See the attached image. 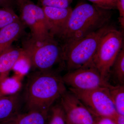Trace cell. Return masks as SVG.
Wrapping results in <instances>:
<instances>
[{
	"label": "cell",
	"instance_id": "obj_1",
	"mask_svg": "<svg viewBox=\"0 0 124 124\" xmlns=\"http://www.w3.org/2000/svg\"><path fill=\"white\" fill-rule=\"evenodd\" d=\"M62 77L55 71H36L27 80L24 99L27 111L49 112L53 104L66 92Z\"/></svg>",
	"mask_w": 124,
	"mask_h": 124
},
{
	"label": "cell",
	"instance_id": "obj_2",
	"mask_svg": "<svg viewBox=\"0 0 124 124\" xmlns=\"http://www.w3.org/2000/svg\"><path fill=\"white\" fill-rule=\"evenodd\" d=\"M111 10L81 3L72 10L66 25L58 37L64 44L83 37L108 24Z\"/></svg>",
	"mask_w": 124,
	"mask_h": 124
},
{
	"label": "cell",
	"instance_id": "obj_3",
	"mask_svg": "<svg viewBox=\"0 0 124 124\" xmlns=\"http://www.w3.org/2000/svg\"><path fill=\"white\" fill-rule=\"evenodd\" d=\"M112 28L107 24L83 37L64 44V64L68 71L90 64L102 38Z\"/></svg>",
	"mask_w": 124,
	"mask_h": 124
},
{
	"label": "cell",
	"instance_id": "obj_4",
	"mask_svg": "<svg viewBox=\"0 0 124 124\" xmlns=\"http://www.w3.org/2000/svg\"><path fill=\"white\" fill-rule=\"evenodd\" d=\"M25 60L36 71L53 70L58 63L64 64V50L54 38L41 42L29 40L23 47Z\"/></svg>",
	"mask_w": 124,
	"mask_h": 124
},
{
	"label": "cell",
	"instance_id": "obj_5",
	"mask_svg": "<svg viewBox=\"0 0 124 124\" xmlns=\"http://www.w3.org/2000/svg\"><path fill=\"white\" fill-rule=\"evenodd\" d=\"M123 33L112 27L102 38L92 64L108 80L111 68L122 48Z\"/></svg>",
	"mask_w": 124,
	"mask_h": 124
},
{
	"label": "cell",
	"instance_id": "obj_6",
	"mask_svg": "<svg viewBox=\"0 0 124 124\" xmlns=\"http://www.w3.org/2000/svg\"><path fill=\"white\" fill-rule=\"evenodd\" d=\"M109 88L85 90L69 88V90L95 117L112 119L117 113L111 99Z\"/></svg>",
	"mask_w": 124,
	"mask_h": 124
},
{
	"label": "cell",
	"instance_id": "obj_7",
	"mask_svg": "<svg viewBox=\"0 0 124 124\" xmlns=\"http://www.w3.org/2000/svg\"><path fill=\"white\" fill-rule=\"evenodd\" d=\"M20 18L31 31V39L41 42L54 37L50 33L48 25L42 7L26 0L20 6Z\"/></svg>",
	"mask_w": 124,
	"mask_h": 124
},
{
	"label": "cell",
	"instance_id": "obj_8",
	"mask_svg": "<svg viewBox=\"0 0 124 124\" xmlns=\"http://www.w3.org/2000/svg\"><path fill=\"white\" fill-rule=\"evenodd\" d=\"M62 79L69 88L80 90H90L109 88L112 85L92 64L68 72Z\"/></svg>",
	"mask_w": 124,
	"mask_h": 124
},
{
	"label": "cell",
	"instance_id": "obj_9",
	"mask_svg": "<svg viewBox=\"0 0 124 124\" xmlns=\"http://www.w3.org/2000/svg\"><path fill=\"white\" fill-rule=\"evenodd\" d=\"M60 104L65 113L66 124H94L96 117L71 91L60 98Z\"/></svg>",
	"mask_w": 124,
	"mask_h": 124
},
{
	"label": "cell",
	"instance_id": "obj_10",
	"mask_svg": "<svg viewBox=\"0 0 124 124\" xmlns=\"http://www.w3.org/2000/svg\"><path fill=\"white\" fill-rule=\"evenodd\" d=\"M51 36L59 37L66 25L72 9L42 7Z\"/></svg>",
	"mask_w": 124,
	"mask_h": 124
},
{
	"label": "cell",
	"instance_id": "obj_11",
	"mask_svg": "<svg viewBox=\"0 0 124 124\" xmlns=\"http://www.w3.org/2000/svg\"><path fill=\"white\" fill-rule=\"evenodd\" d=\"M25 60L23 48L11 46L0 55V82L5 79L16 64Z\"/></svg>",
	"mask_w": 124,
	"mask_h": 124
},
{
	"label": "cell",
	"instance_id": "obj_12",
	"mask_svg": "<svg viewBox=\"0 0 124 124\" xmlns=\"http://www.w3.org/2000/svg\"><path fill=\"white\" fill-rule=\"evenodd\" d=\"M25 27L20 18L0 30V55L22 35Z\"/></svg>",
	"mask_w": 124,
	"mask_h": 124
},
{
	"label": "cell",
	"instance_id": "obj_13",
	"mask_svg": "<svg viewBox=\"0 0 124 124\" xmlns=\"http://www.w3.org/2000/svg\"><path fill=\"white\" fill-rule=\"evenodd\" d=\"M49 112L37 111H27L17 113L0 124H47Z\"/></svg>",
	"mask_w": 124,
	"mask_h": 124
},
{
	"label": "cell",
	"instance_id": "obj_14",
	"mask_svg": "<svg viewBox=\"0 0 124 124\" xmlns=\"http://www.w3.org/2000/svg\"><path fill=\"white\" fill-rule=\"evenodd\" d=\"M22 99L19 94L15 93L0 97V122L20 112Z\"/></svg>",
	"mask_w": 124,
	"mask_h": 124
},
{
	"label": "cell",
	"instance_id": "obj_15",
	"mask_svg": "<svg viewBox=\"0 0 124 124\" xmlns=\"http://www.w3.org/2000/svg\"><path fill=\"white\" fill-rule=\"evenodd\" d=\"M112 100L118 114L124 116V85H112L108 88Z\"/></svg>",
	"mask_w": 124,
	"mask_h": 124
},
{
	"label": "cell",
	"instance_id": "obj_16",
	"mask_svg": "<svg viewBox=\"0 0 124 124\" xmlns=\"http://www.w3.org/2000/svg\"><path fill=\"white\" fill-rule=\"evenodd\" d=\"M110 73L118 84H124V49L122 47L114 61L111 68Z\"/></svg>",
	"mask_w": 124,
	"mask_h": 124
},
{
	"label": "cell",
	"instance_id": "obj_17",
	"mask_svg": "<svg viewBox=\"0 0 124 124\" xmlns=\"http://www.w3.org/2000/svg\"><path fill=\"white\" fill-rule=\"evenodd\" d=\"M19 19L12 8L0 7V30Z\"/></svg>",
	"mask_w": 124,
	"mask_h": 124
},
{
	"label": "cell",
	"instance_id": "obj_18",
	"mask_svg": "<svg viewBox=\"0 0 124 124\" xmlns=\"http://www.w3.org/2000/svg\"><path fill=\"white\" fill-rule=\"evenodd\" d=\"M51 115L47 124H66L65 113L60 104L51 107Z\"/></svg>",
	"mask_w": 124,
	"mask_h": 124
},
{
	"label": "cell",
	"instance_id": "obj_19",
	"mask_svg": "<svg viewBox=\"0 0 124 124\" xmlns=\"http://www.w3.org/2000/svg\"><path fill=\"white\" fill-rule=\"evenodd\" d=\"M42 7H49L58 8H67L73 0H38Z\"/></svg>",
	"mask_w": 124,
	"mask_h": 124
},
{
	"label": "cell",
	"instance_id": "obj_20",
	"mask_svg": "<svg viewBox=\"0 0 124 124\" xmlns=\"http://www.w3.org/2000/svg\"><path fill=\"white\" fill-rule=\"evenodd\" d=\"M97 7L104 9L111 10L116 9V3L113 0H87Z\"/></svg>",
	"mask_w": 124,
	"mask_h": 124
},
{
	"label": "cell",
	"instance_id": "obj_21",
	"mask_svg": "<svg viewBox=\"0 0 124 124\" xmlns=\"http://www.w3.org/2000/svg\"><path fill=\"white\" fill-rule=\"evenodd\" d=\"M116 9L119 11V22L122 28L124 27V0H117L116 2Z\"/></svg>",
	"mask_w": 124,
	"mask_h": 124
},
{
	"label": "cell",
	"instance_id": "obj_22",
	"mask_svg": "<svg viewBox=\"0 0 124 124\" xmlns=\"http://www.w3.org/2000/svg\"><path fill=\"white\" fill-rule=\"evenodd\" d=\"M94 124H116L112 119L107 117H96Z\"/></svg>",
	"mask_w": 124,
	"mask_h": 124
},
{
	"label": "cell",
	"instance_id": "obj_23",
	"mask_svg": "<svg viewBox=\"0 0 124 124\" xmlns=\"http://www.w3.org/2000/svg\"><path fill=\"white\" fill-rule=\"evenodd\" d=\"M14 0H0V7L11 8Z\"/></svg>",
	"mask_w": 124,
	"mask_h": 124
},
{
	"label": "cell",
	"instance_id": "obj_24",
	"mask_svg": "<svg viewBox=\"0 0 124 124\" xmlns=\"http://www.w3.org/2000/svg\"><path fill=\"white\" fill-rule=\"evenodd\" d=\"M116 124H124V116L117 113L113 119Z\"/></svg>",
	"mask_w": 124,
	"mask_h": 124
},
{
	"label": "cell",
	"instance_id": "obj_25",
	"mask_svg": "<svg viewBox=\"0 0 124 124\" xmlns=\"http://www.w3.org/2000/svg\"><path fill=\"white\" fill-rule=\"evenodd\" d=\"M26 0H16V1H17L18 5L19 6Z\"/></svg>",
	"mask_w": 124,
	"mask_h": 124
},
{
	"label": "cell",
	"instance_id": "obj_26",
	"mask_svg": "<svg viewBox=\"0 0 124 124\" xmlns=\"http://www.w3.org/2000/svg\"><path fill=\"white\" fill-rule=\"evenodd\" d=\"M113 1H115V2H116V1H117V0H113Z\"/></svg>",
	"mask_w": 124,
	"mask_h": 124
}]
</instances>
